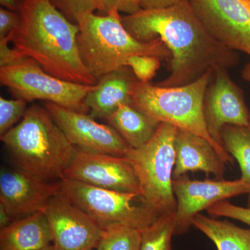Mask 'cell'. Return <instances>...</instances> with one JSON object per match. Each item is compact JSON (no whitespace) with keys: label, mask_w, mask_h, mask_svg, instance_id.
<instances>
[{"label":"cell","mask_w":250,"mask_h":250,"mask_svg":"<svg viewBox=\"0 0 250 250\" xmlns=\"http://www.w3.org/2000/svg\"><path fill=\"white\" fill-rule=\"evenodd\" d=\"M123 22L137 40L159 39L170 51V75L156 83L159 86L189 84L208 70L232 68L239 62L236 51L210 35L189 0L161 9H141L123 16Z\"/></svg>","instance_id":"1"},{"label":"cell","mask_w":250,"mask_h":250,"mask_svg":"<svg viewBox=\"0 0 250 250\" xmlns=\"http://www.w3.org/2000/svg\"><path fill=\"white\" fill-rule=\"evenodd\" d=\"M21 22L11 34L14 48L52 76L80 84L95 85L81 58L78 24L51 0H22Z\"/></svg>","instance_id":"2"},{"label":"cell","mask_w":250,"mask_h":250,"mask_svg":"<svg viewBox=\"0 0 250 250\" xmlns=\"http://www.w3.org/2000/svg\"><path fill=\"white\" fill-rule=\"evenodd\" d=\"M0 139L16 167L46 182L62 179L77 149L45 107L38 105L28 108L20 123Z\"/></svg>","instance_id":"3"},{"label":"cell","mask_w":250,"mask_h":250,"mask_svg":"<svg viewBox=\"0 0 250 250\" xmlns=\"http://www.w3.org/2000/svg\"><path fill=\"white\" fill-rule=\"evenodd\" d=\"M80 28L77 42L85 68L98 82L106 74L125 66L131 57L153 56L170 59L165 44L156 39L142 42L135 39L125 28L119 11L107 15H84L77 20Z\"/></svg>","instance_id":"4"},{"label":"cell","mask_w":250,"mask_h":250,"mask_svg":"<svg viewBox=\"0 0 250 250\" xmlns=\"http://www.w3.org/2000/svg\"><path fill=\"white\" fill-rule=\"evenodd\" d=\"M213 72V69L208 70L198 80L181 86L162 87L136 80L131 88V102L158 123L202 136L213 146L225 164H233L232 156L210 136L204 116V99Z\"/></svg>","instance_id":"5"},{"label":"cell","mask_w":250,"mask_h":250,"mask_svg":"<svg viewBox=\"0 0 250 250\" xmlns=\"http://www.w3.org/2000/svg\"><path fill=\"white\" fill-rule=\"evenodd\" d=\"M177 128L160 123L152 139L141 147L130 148L125 157L139 179L141 201L159 215L174 213V139Z\"/></svg>","instance_id":"6"},{"label":"cell","mask_w":250,"mask_h":250,"mask_svg":"<svg viewBox=\"0 0 250 250\" xmlns=\"http://www.w3.org/2000/svg\"><path fill=\"white\" fill-rule=\"evenodd\" d=\"M59 187L62 195L89 215L103 229L115 225L143 229L160 217L145 205L136 193L106 190L67 179H61Z\"/></svg>","instance_id":"7"},{"label":"cell","mask_w":250,"mask_h":250,"mask_svg":"<svg viewBox=\"0 0 250 250\" xmlns=\"http://www.w3.org/2000/svg\"><path fill=\"white\" fill-rule=\"evenodd\" d=\"M0 82L18 99L27 102L44 100L83 113L89 111L85 98L95 85L61 80L28 58L0 67Z\"/></svg>","instance_id":"8"},{"label":"cell","mask_w":250,"mask_h":250,"mask_svg":"<svg viewBox=\"0 0 250 250\" xmlns=\"http://www.w3.org/2000/svg\"><path fill=\"white\" fill-rule=\"evenodd\" d=\"M172 187L177 200L174 236L187 233L192 226V220L202 210L216 202L250 192V186L241 179L191 180L187 174L173 179Z\"/></svg>","instance_id":"9"},{"label":"cell","mask_w":250,"mask_h":250,"mask_svg":"<svg viewBox=\"0 0 250 250\" xmlns=\"http://www.w3.org/2000/svg\"><path fill=\"white\" fill-rule=\"evenodd\" d=\"M215 40L250 57V0H189Z\"/></svg>","instance_id":"10"},{"label":"cell","mask_w":250,"mask_h":250,"mask_svg":"<svg viewBox=\"0 0 250 250\" xmlns=\"http://www.w3.org/2000/svg\"><path fill=\"white\" fill-rule=\"evenodd\" d=\"M62 179L106 190L139 195V179L125 156L88 152L77 148Z\"/></svg>","instance_id":"11"},{"label":"cell","mask_w":250,"mask_h":250,"mask_svg":"<svg viewBox=\"0 0 250 250\" xmlns=\"http://www.w3.org/2000/svg\"><path fill=\"white\" fill-rule=\"evenodd\" d=\"M45 107L67 139L78 149L119 156L129 152V145L111 125L99 123L90 115L55 104L45 103Z\"/></svg>","instance_id":"12"},{"label":"cell","mask_w":250,"mask_h":250,"mask_svg":"<svg viewBox=\"0 0 250 250\" xmlns=\"http://www.w3.org/2000/svg\"><path fill=\"white\" fill-rule=\"evenodd\" d=\"M213 77L204 99V116L210 136L223 147L221 138L223 126L228 125L248 126L250 111L243 92L231 80L228 69L216 67Z\"/></svg>","instance_id":"13"},{"label":"cell","mask_w":250,"mask_h":250,"mask_svg":"<svg viewBox=\"0 0 250 250\" xmlns=\"http://www.w3.org/2000/svg\"><path fill=\"white\" fill-rule=\"evenodd\" d=\"M43 212L57 250L95 249L103 229L60 192L49 200Z\"/></svg>","instance_id":"14"},{"label":"cell","mask_w":250,"mask_h":250,"mask_svg":"<svg viewBox=\"0 0 250 250\" xmlns=\"http://www.w3.org/2000/svg\"><path fill=\"white\" fill-rule=\"evenodd\" d=\"M59 192V182H46L18 167L0 172V204L14 220L43 211Z\"/></svg>","instance_id":"15"},{"label":"cell","mask_w":250,"mask_h":250,"mask_svg":"<svg viewBox=\"0 0 250 250\" xmlns=\"http://www.w3.org/2000/svg\"><path fill=\"white\" fill-rule=\"evenodd\" d=\"M173 179L188 172L202 171L207 175L213 174L223 179L225 163L213 146L202 136L177 129L174 139Z\"/></svg>","instance_id":"16"},{"label":"cell","mask_w":250,"mask_h":250,"mask_svg":"<svg viewBox=\"0 0 250 250\" xmlns=\"http://www.w3.org/2000/svg\"><path fill=\"white\" fill-rule=\"evenodd\" d=\"M136 80L128 66L102 77L85 98L90 116L95 119L106 120L121 104H132L131 88Z\"/></svg>","instance_id":"17"},{"label":"cell","mask_w":250,"mask_h":250,"mask_svg":"<svg viewBox=\"0 0 250 250\" xmlns=\"http://www.w3.org/2000/svg\"><path fill=\"white\" fill-rule=\"evenodd\" d=\"M52 244L43 211L17 219L0 229V250H38Z\"/></svg>","instance_id":"18"},{"label":"cell","mask_w":250,"mask_h":250,"mask_svg":"<svg viewBox=\"0 0 250 250\" xmlns=\"http://www.w3.org/2000/svg\"><path fill=\"white\" fill-rule=\"evenodd\" d=\"M131 148H139L152 139L160 123L135 107L123 104L105 120Z\"/></svg>","instance_id":"19"},{"label":"cell","mask_w":250,"mask_h":250,"mask_svg":"<svg viewBox=\"0 0 250 250\" xmlns=\"http://www.w3.org/2000/svg\"><path fill=\"white\" fill-rule=\"evenodd\" d=\"M192 226L214 243L218 250H250V229L236 226L228 220H217L199 213Z\"/></svg>","instance_id":"20"},{"label":"cell","mask_w":250,"mask_h":250,"mask_svg":"<svg viewBox=\"0 0 250 250\" xmlns=\"http://www.w3.org/2000/svg\"><path fill=\"white\" fill-rule=\"evenodd\" d=\"M221 138L224 149L239 165L241 179L250 187V125H225L222 129ZM248 206L250 207V192Z\"/></svg>","instance_id":"21"},{"label":"cell","mask_w":250,"mask_h":250,"mask_svg":"<svg viewBox=\"0 0 250 250\" xmlns=\"http://www.w3.org/2000/svg\"><path fill=\"white\" fill-rule=\"evenodd\" d=\"M142 229L115 225L103 229L95 250H140L143 238Z\"/></svg>","instance_id":"22"},{"label":"cell","mask_w":250,"mask_h":250,"mask_svg":"<svg viewBox=\"0 0 250 250\" xmlns=\"http://www.w3.org/2000/svg\"><path fill=\"white\" fill-rule=\"evenodd\" d=\"M175 212L161 215L150 226L143 230L140 250H172V238L174 236Z\"/></svg>","instance_id":"23"},{"label":"cell","mask_w":250,"mask_h":250,"mask_svg":"<svg viewBox=\"0 0 250 250\" xmlns=\"http://www.w3.org/2000/svg\"><path fill=\"white\" fill-rule=\"evenodd\" d=\"M27 101L22 99L6 100L0 98V136L14 127L27 111Z\"/></svg>","instance_id":"24"},{"label":"cell","mask_w":250,"mask_h":250,"mask_svg":"<svg viewBox=\"0 0 250 250\" xmlns=\"http://www.w3.org/2000/svg\"><path fill=\"white\" fill-rule=\"evenodd\" d=\"M161 61L160 59L153 56H135L126 61L125 66L131 68L138 81L149 83L160 68Z\"/></svg>","instance_id":"25"},{"label":"cell","mask_w":250,"mask_h":250,"mask_svg":"<svg viewBox=\"0 0 250 250\" xmlns=\"http://www.w3.org/2000/svg\"><path fill=\"white\" fill-rule=\"evenodd\" d=\"M54 6L72 22L84 15L100 11L99 0H51Z\"/></svg>","instance_id":"26"},{"label":"cell","mask_w":250,"mask_h":250,"mask_svg":"<svg viewBox=\"0 0 250 250\" xmlns=\"http://www.w3.org/2000/svg\"><path fill=\"white\" fill-rule=\"evenodd\" d=\"M208 214L212 216L226 217L238 220L250 227V207H243L223 200L216 202L207 208Z\"/></svg>","instance_id":"27"},{"label":"cell","mask_w":250,"mask_h":250,"mask_svg":"<svg viewBox=\"0 0 250 250\" xmlns=\"http://www.w3.org/2000/svg\"><path fill=\"white\" fill-rule=\"evenodd\" d=\"M100 12L107 15L113 11L125 13L126 15L134 14L142 9L139 0H99Z\"/></svg>","instance_id":"28"},{"label":"cell","mask_w":250,"mask_h":250,"mask_svg":"<svg viewBox=\"0 0 250 250\" xmlns=\"http://www.w3.org/2000/svg\"><path fill=\"white\" fill-rule=\"evenodd\" d=\"M21 22L20 13L5 8L0 9V39L9 36Z\"/></svg>","instance_id":"29"},{"label":"cell","mask_w":250,"mask_h":250,"mask_svg":"<svg viewBox=\"0 0 250 250\" xmlns=\"http://www.w3.org/2000/svg\"><path fill=\"white\" fill-rule=\"evenodd\" d=\"M10 39L11 36L9 35L4 39H0V67L11 65L24 58L16 49L10 48Z\"/></svg>","instance_id":"30"},{"label":"cell","mask_w":250,"mask_h":250,"mask_svg":"<svg viewBox=\"0 0 250 250\" xmlns=\"http://www.w3.org/2000/svg\"><path fill=\"white\" fill-rule=\"evenodd\" d=\"M182 0H139L142 9H155L168 7Z\"/></svg>","instance_id":"31"},{"label":"cell","mask_w":250,"mask_h":250,"mask_svg":"<svg viewBox=\"0 0 250 250\" xmlns=\"http://www.w3.org/2000/svg\"><path fill=\"white\" fill-rule=\"evenodd\" d=\"M0 4L5 9L20 13L22 8V0H0Z\"/></svg>","instance_id":"32"},{"label":"cell","mask_w":250,"mask_h":250,"mask_svg":"<svg viewBox=\"0 0 250 250\" xmlns=\"http://www.w3.org/2000/svg\"><path fill=\"white\" fill-rule=\"evenodd\" d=\"M14 221V219L11 218L4 205L0 204V229L9 226Z\"/></svg>","instance_id":"33"},{"label":"cell","mask_w":250,"mask_h":250,"mask_svg":"<svg viewBox=\"0 0 250 250\" xmlns=\"http://www.w3.org/2000/svg\"><path fill=\"white\" fill-rule=\"evenodd\" d=\"M241 77L243 80L250 83V62L247 63L242 70Z\"/></svg>","instance_id":"34"},{"label":"cell","mask_w":250,"mask_h":250,"mask_svg":"<svg viewBox=\"0 0 250 250\" xmlns=\"http://www.w3.org/2000/svg\"><path fill=\"white\" fill-rule=\"evenodd\" d=\"M38 250H57L56 247L54 246L53 244L49 245L48 246H46L45 248H41V249H39Z\"/></svg>","instance_id":"35"},{"label":"cell","mask_w":250,"mask_h":250,"mask_svg":"<svg viewBox=\"0 0 250 250\" xmlns=\"http://www.w3.org/2000/svg\"></svg>","instance_id":"36"}]
</instances>
